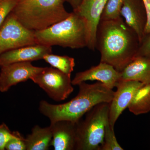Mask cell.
Here are the masks:
<instances>
[{"mask_svg": "<svg viewBox=\"0 0 150 150\" xmlns=\"http://www.w3.org/2000/svg\"><path fill=\"white\" fill-rule=\"evenodd\" d=\"M38 44L78 49L87 46L86 23L74 11L62 21L42 30L35 31Z\"/></svg>", "mask_w": 150, "mask_h": 150, "instance_id": "277c9868", "label": "cell"}, {"mask_svg": "<svg viewBox=\"0 0 150 150\" xmlns=\"http://www.w3.org/2000/svg\"><path fill=\"white\" fill-rule=\"evenodd\" d=\"M120 77V72L113 67L100 62L99 64L91 67L89 69L77 73L71 83L73 86H78L83 82L96 80L112 89L116 87Z\"/></svg>", "mask_w": 150, "mask_h": 150, "instance_id": "8fae6325", "label": "cell"}, {"mask_svg": "<svg viewBox=\"0 0 150 150\" xmlns=\"http://www.w3.org/2000/svg\"><path fill=\"white\" fill-rule=\"evenodd\" d=\"M0 91L6 92L12 86L26 81L43 69L34 67L31 62H18L1 67Z\"/></svg>", "mask_w": 150, "mask_h": 150, "instance_id": "9c48e42d", "label": "cell"}, {"mask_svg": "<svg viewBox=\"0 0 150 150\" xmlns=\"http://www.w3.org/2000/svg\"><path fill=\"white\" fill-rule=\"evenodd\" d=\"M36 44L35 31L24 27L11 13L0 28V55L12 49Z\"/></svg>", "mask_w": 150, "mask_h": 150, "instance_id": "52a82bcc", "label": "cell"}, {"mask_svg": "<svg viewBox=\"0 0 150 150\" xmlns=\"http://www.w3.org/2000/svg\"><path fill=\"white\" fill-rule=\"evenodd\" d=\"M13 136V131H11L5 123L0 125V150H5L6 145Z\"/></svg>", "mask_w": 150, "mask_h": 150, "instance_id": "603a6c76", "label": "cell"}, {"mask_svg": "<svg viewBox=\"0 0 150 150\" xmlns=\"http://www.w3.org/2000/svg\"><path fill=\"white\" fill-rule=\"evenodd\" d=\"M120 74V81L150 83V56H137Z\"/></svg>", "mask_w": 150, "mask_h": 150, "instance_id": "9a60e30c", "label": "cell"}, {"mask_svg": "<svg viewBox=\"0 0 150 150\" xmlns=\"http://www.w3.org/2000/svg\"><path fill=\"white\" fill-rule=\"evenodd\" d=\"M121 16L136 33L141 42L144 35L147 21L146 12L142 0H125L121 8Z\"/></svg>", "mask_w": 150, "mask_h": 150, "instance_id": "5bb4252c", "label": "cell"}, {"mask_svg": "<svg viewBox=\"0 0 150 150\" xmlns=\"http://www.w3.org/2000/svg\"><path fill=\"white\" fill-rule=\"evenodd\" d=\"M115 137L114 129L110 127L109 121L105 126L103 143L100 150H123Z\"/></svg>", "mask_w": 150, "mask_h": 150, "instance_id": "ffe728a7", "label": "cell"}, {"mask_svg": "<svg viewBox=\"0 0 150 150\" xmlns=\"http://www.w3.org/2000/svg\"><path fill=\"white\" fill-rule=\"evenodd\" d=\"M143 84L136 81H120L118 82L116 86L117 90L114 93L109 107V123L112 129H114L118 118L128 107L137 90Z\"/></svg>", "mask_w": 150, "mask_h": 150, "instance_id": "30bf717a", "label": "cell"}, {"mask_svg": "<svg viewBox=\"0 0 150 150\" xmlns=\"http://www.w3.org/2000/svg\"><path fill=\"white\" fill-rule=\"evenodd\" d=\"M150 56V33H146L141 42L137 52V56Z\"/></svg>", "mask_w": 150, "mask_h": 150, "instance_id": "cb8c5ba5", "label": "cell"}, {"mask_svg": "<svg viewBox=\"0 0 150 150\" xmlns=\"http://www.w3.org/2000/svg\"><path fill=\"white\" fill-rule=\"evenodd\" d=\"M146 12L147 21L145 30V34L150 33V0H142Z\"/></svg>", "mask_w": 150, "mask_h": 150, "instance_id": "d4e9b609", "label": "cell"}, {"mask_svg": "<svg viewBox=\"0 0 150 150\" xmlns=\"http://www.w3.org/2000/svg\"><path fill=\"white\" fill-rule=\"evenodd\" d=\"M125 0H108L101 15L100 20L115 19L121 16Z\"/></svg>", "mask_w": 150, "mask_h": 150, "instance_id": "d6986e66", "label": "cell"}, {"mask_svg": "<svg viewBox=\"0 0 150 150\" xmlns=\"http://www.w3.org/2000/svg\"><path fill=\"white\" fill-rule=\"evenodd\" d=\"M128 108L137 115L150 112V83H143L137 90Z\"/></svg>", "mask_w": 150, "mask_h": 150, "instance_id": "e0dca14e", "label": "cell"}, {"mask_svg": "<svg viewBox=\"0 0 150 150\" xmlns=\"http://www.w3.org/2000/svg\"><path fill=\"white\" fill-rule=\"evenodd\" d=\"M18 0H0V28L16 6Z\"/></svg>", "mask_w": 150, "mask_h": 150, "instance_id": "7402d4cb", "label": "cell"}, {"mask_svg": "<svg viewBox=\"0 0 150 150\" xmlns=\"http://www.w3.org/2000/svg\"><path fill=\"white\" fill-rule=\"evenodd\" d=\"M52 53V46L39 44L12 49L0 55V68L13 63L43 59L45 55Z\"/></svg>", "mask_w": 150, "mask_h": 150, "instance_id": "7c38bea8", "label": "cell"}, {"mask_svg": "<svg viewBox=\"0 0 150 150\" xmlns=\"http://www.w3.org/2000/svg\"><path fill=\"white\" fill-rule=\"evenodd\" d=\"M66 0H18L11 13L24 27L42 30L69 16Z\"/></svg>", "mask_w": 150, "mask_h": 150, "instance_id": "3957f363", "label": "cell"}, {"mask_svg": "<svg viewBox=\"0 0 150 150\" xmlns=\"http://www.w3.org/2000/svg\"><path fill=\"white\" fill-rule=\"evenodd\" d=\"M78 86L77 95L69 102L55 105L46 100L40 101L38 108L40 113L49 118L51 123L61 120L78 123L96 105L110 103L115 93L99 81L91 84L83 82Z\"/></svg>", "mask_w": 150, "mask_h": 150, "instance_id": "7a4b0ae2", "label": "cell"}, {"mask_svg": "<svg viewBox=\"0 0 150 150\" xmlns=\"http://www.w3.org/2000/svg\"><path fill=\"white\" fill-rule=\"evenodd\" d=\"M110 103L96 105L77 123L76 150H100L103 143L105 126L109 121Z\"/></svg>", "mask_w": 150, "mask_h": 150, "instance_id": "5b68a950", "label": "cell"}, {"mask_svg": "<svg viewBox=\"0 0 150 150\" xmlns=\"http://www.w3.org/2000/svg\"><path fill=\"white\" fill-rule=\"evenodd\" d=\"M108 0H82L76 10L86 23L87 32V47L94 51L96 48V34L101 15Z\"/></svg>", "mask_w": 150, "mask_h": 150, "instance_id": "ba28073f", "label": "cell"}, {"mask_svg": "<svg viewBox=\"0 0 150 150\" xmlns=\"http://www.w3.org/2000/svg\"><path fill=\"white\" fill-rule=\"evenodd\" d=\"M5 150H26L25 138L18 131H13V137L7 143Z\"/></svg>", "mask_w": 150, "mask_h": 150, "instance_id": "44dd1931", "label": "cell"}, {"mask_svg": "<svg viewBox=\"0 0 150 150\" xmlns=\"http://www.w3.org/2000/svg\"><path fill=\"white\" fill-rule=\"evenodd\" d=\"M43 60L51 67L71 76L75 66V59L67 56H58L49 54L43 56Z\"/></svg>", "mask_w": 150, "mask_h": 150, "instance_id": "ac0fdd59", "label": "cell"}, {"mask_svg": "<svg viewBox=\"0 0 150 150\" xmlns=\"http://www.w3.org/2000/svg\"><path fill=\"white\" fill-rule=\"evenodd\" d=\"M82 0H66L73 8V11L76 10L80 5Z\"/></svg>", "mask_w": 150, "mask_h": 150, "instance_id": "484cf974", "label": "cell"}, {"mask_svg": "<svg viewBox=\"0 0 150 150\" xmlns=\"http://www.w3.org/2000/svg\"><path fill=\"white\" fill-rule=\"evenodd\" d=\"M30 80L56 101L64 100L74 90L71 76L52 67H43Z\"/></svg>", "mask_w": 150, "mask_h": 150, "instance_id": "8992f818", "label": "cell"}, {"mask_svg": "<svg viewBox=\"0 0 150 150\" xmlns=\"http://www.w3.org/2000/svg\"><path fill=\"white\" fill-rule=\"evenodd\" d=\"M52 131L50 126L42 128L35 125L25 138L26 150H47L51 146Z\"/></svg>", "mask_w": 150, "mask_h": 150, "instance_id": "2e32d148", "label": "cell"}, {"mask_svg": "<svg viewBox=\"0 0 150 150\" xmlns=\"http://www.w3.org/2000/svg\"><path fill=\"white\" fill-rule=\"evenodd\" d=\"M77 123L61 120L51 123L52 134L51 146L55 150H76L77 143Z\"/></svg>", "mask_w": 150, "mask_h": 150, "instance_id": "4fadbf2b", "label": "cell"}, {"mask_svg": "<svg viewBox=\"0 0 150 150\" xmlns=\"http://www.w3.org/2000/svg\"><path fill=\"white\" fill-rule=\"evenodd\" d=\"M139 43L136 33L121 16L100 20L96 48L101 55L100 62L111 65L121 72L137 57Z\"/></svg>", "mask_w": 150, "mask_h": 150, "instance_id": "6da1fadb", "label": "cell"}]
</instances>
